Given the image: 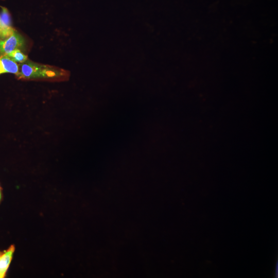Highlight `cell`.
<instances>
[{
	"label": "cell",
	"instance_id": "1",
	"mask_svg": "<svg viewBox=\"0 0 278 278\" xmlns=\"http://www.w3.org/2000/svg\"><path fill=\"white\" fill-rule=\"evenodd\" d=\"M16 76L19 79L54 78L63 76L65 71L51 66L33 62L29 60L19 64Z\"/></svg>",
	"mask_w": 278,
	"mask_h": 278
},
{
	"label": "cell",
	"instance_id": "7",
	"mask_svg": "<svg viewBox=\"0 0 278 278\" xmlns=\"http://www.w3.org/2000/svg\"><path fill=\"white\" fill-rule=\"evenodd\" d=\"M3 254H4L3 252H0V258L2 257Z\"/></svg>",
	"mask_w": 278,
	"mask_h": 278
},
{
	"label": "cell",
	"instance_id": "8",
	"mask_svg": "<svg viewBox=\"0 0 278 278\" xmlns=\"http://www.w3.org/2000/svg\"><path fill=\"white\" fill-rule=\"evenodd\" d=\"M1 192H0V200H1Z\"/></svg>",
	"mask_w": 278,
	"mask_h": 278
},
{
	"label": "cell",
	"instance_id": "9",
	"mask_svg": "<svg viewBox=\"0 0 278 278\" xmlns=\"http://www.w3.org/2000/svg\"><path fill=\"white\" fill-rule=\"evenodd\" d=\"M0 189H1V187H0Z\"/></svg>",
	"mask_w": 278,
	"mask_h": 278
},
{
	"label": "cell",
	"instance_id": "4",
	"mask_svg": "<svg viewBox=\"0 0 278 278\" xmlns=\"http://www.w3.org/2000/svg\"><path fill=\"white\" fill-rule=\"evenodd\" d=\"M19 71V66L16 62L6 55H0V74L8 73L16 76Z\"/></svg>",
	"mask_w": 278,
	"mask_h": 278
},
{
	"label": "cell",
	"instance_id": "3",
	"mask_svg": "<svg viewBox=\"0 0 278 278\" xmlns=\"http://www.w3.org/2000/svg\"><path fill=\"white\" fill-rule=\"evenodd\" d=\"M0 39H5L15 30L11 25L10 13L4 7H0Z\"/></svg>",
	"mask_w": 278,
	"mask_h": 278
},
{
	"label": "cell",
	"instance_id": "6",
	"mask_svg": "<svg viewBox=\"0 0 278 278\" xmlns=\"http://www.w3.org/2000/svg\"><path fill=\"white\" fill-rule=\"evenodd\" d=\"M17 63H22L28 60L27 56L20 49H16L6 55Z\"/></svg>",
	"mask_w": 278,
	"mask_h": 278
},
{
	"label": "cell",
	"instance_id": "5",
	"mask_svg": "<svg viewBox=\"0 0 278 278\" xmlns=\"http://www.w3.org/2000/svg\"><path fill=\"white\" fill-rule=\"evenodd\" d=\"M14 249V246L11 245L0 258V278L5 277L11 261Z\"/></svg>",
	"mask_w": 278,
	"mask_h": 278
},
{
	"label": "cell",
	"instance_id": "2",
	"mask_svg": "<svg viewBox=\"0 0 278 278\" xmlns=\"http://www.w3.org/2000/svg\"><path fill=\"white\" fill-rule=\"evenodd\" d=\"M25 44L24 38L15 30L9 37L0 39V55H7L16 49H22Z\"/></svg>",
	"mask_w": 278,
	"mask_h": 278
}]
</instances>
